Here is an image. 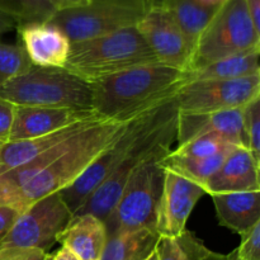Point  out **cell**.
Listing matches in <instances>:
<instances>
[{
    "mask_svg": "<svg viewBox=\"0 0 260 260\" xmlns=\"http://www.w3.org/2000/svg\"><path fill=\"white\" fill-rule=\"evenodd\" d=\"M254 25L260 32V0H244Z\"/></svg>",
    "mask_w": 260,
    "mask_h": 260,
    "instance_id": "obj_34",
    "label": "cell"
},
{
    "mask_svg": "<svg viewBox=\"0 0 260 260\" xmlns=\"http://www.w3.org/2000/svg\"><path fill=\"white\" fill-rule=\"evenodd\" d=\"M255 50H260V32L254 25L244 0H225L218 5L201 35L188 70Z\"/></svg>",
    "mask_w": 260,
    "mask_h": 260,
    "instance_id": "obj_6",
    "label": "cell"
},
{
    "mask_svg": "<svg viewBox=\"0 0 260 260\" xmlns=\"http://www.w3.org/2000/svg\"><path fill=\"white\" fill-rule=\"evenodd\" d=\"M165 155H155L135 169L119 196L118 202L104 221L107 235L140 229L155 231L156 208L164 175L160 161Z\"/></svg>",
    "mask_w": 260,
    "mask_h": 260,
    "instance_id": "obj_7",
    "label": "cell"
},
{
    "mask_svg": "<svg viewBox=\"0 0 260 260\" xmlns=\"http://www.w3.org/2000/svg\"><path fill=\"white\" fill-rule=\"evenodd\" d=\"M106 223L90 213L74 215L57 243L79 260H99L107 243Z\"/></svg>",
    "mask_w": 260,
    "mask_h": 260,
    "instance_id": "obj_18",
    "label": "cell"
},
{
    "mask_svg": "<svg viewBox=\"0 0 260 260\" xmlns=\"http://www.w3.org/2000/svg\"><path fill=\"white\" fill-rule=\"evenodd\" d=\"M243 118L249 151L260 164V96L244 107Z\"/></svg>",
    "mask_w": 260,
    "mask_h": 260,
    "instance_id": "obj_28",
    "label": "cell"
},
{
    "mask_svg": "<svg viewBox=\"0 0 260 260\" xmlns=\"http://www.w3.org/2000/svg\"><path fill=\"white\" fill-rule=\"evenodd\" d=\"M51 255L41 250L0 251V260H50Z\"/></svg>",
    "mask_w": 260,
    "mask_h": 260,
    "instance_id": "obj_32",
    "label": "cell"
},
{
    "mask_svg": "<svg viewBox=\"0 0 260 260\" xmlns=\"http://www.w3.org/2000/svg\"><path fill=\"white\" fill-rule=\"evenodd\" d=\"M162 169V168H161ZM162 175L156 208L155 231L159 238H177L187 230V222L198 201L206 194L203 187L170 170Z\"/></svg>",
    "mask_w": 260,
    "mask_h": 260,
    "instance_id": "obj_12",
    "label": "cell"
},
{
    "mask_svg": "<svg viewBox=\"0 0 260 260\" xmlns=\"http://www.w3.org/2000/svg\"><path fill=\"white\" fill-rule=\"evenodd\" d=\"M95 116L93 112L50 107H15L8 141L47 136L70 124Z\"/></svg>",
    "mask_w": 260,
    "mask_h": 260,
    "instance_id": "obj_15",
    "label": "cell"
},
{
    "mask_svg": "<svg viewBox=\"0 0 260 260\" xmlns=\"http://www.w3.org/2000/svg\"><path fill=\"white\" fill-rule=\"evenodd\" d=\"M146 10L139 0H90L83 7L56 12L48 22L74 43L136 27Z\"/></svg>",
    "mask_w": 260,
    "mask_h": 260,
    "instance_id": "obj_8",
    "label": "cell"
},
{
    "mask_svg": "<svg viewBox=\"0 0 260 260\" xmlns=\"http://www.w3.org/2000/svg\"><path fill=\"white\" fill-rule=\"evenodd\" d=\"M0 12L20 25L48 22L56 10L47 0H0Z\"/></svg>",
    "mask_w": 260,
    "mask_h": 260,
    "instance_id": "obj_25",
    "label": "cell"
},
{
    "mask_svg": "<svg viewBox=\"0 0 260 260\" xmlns=\"http://www.w3.org/2000/svg\"><path fill=\"white\" fill-rule=\"evenodd\" d=\"M24 48L0 41V86L32 69Z\"/></svg>",
    "mask_w": 260,
    "mask_h": 260,
    "instance_id": "obj_27",
    "label": "cell"
},
{
    "mask_svg": "<svg viewBox=\"0 0 260 260\" xmlns=\"http://www.w3.org/2000/svg\"><path fill=\"white\" fill-rule=\"evenodd\" d=\"M15 106L10 102L0 98V141L7 142L9 140L10 129L14 119Z\"/></svg>",
    "mask_w": 260,
    "mask_h": 260,
    "instance_id": "obj_30",
    "label": "cell"
},
{
    "mask_svg": "<svg viewBox=\"0 0 260 260\" xmlns=\"http://www.w3.org/2000/svg\"><path fill=\"white\" fill-rule=\"evenodd\" d=\"M215 135L235 146L249 150L244 131L243 108L211 113H177L175 141L182 145L196 137Z\"/></svg>",
    "mask_w": 260,
    "mask_h": 260,
    "instance_id": "obj_13",
    "label": "cell"
},
{
    "mask_svg": "<svg viewBox=\"0 0 260 260\" xmlns=\"http://www.w3.org/2000/svg\"><path fill=\"white\" fill-rule=\"evenodd\" d=\"M160 2L173 15L193 52L201 35L215 15L218 5L206 7L196 0H160Z\"/></svg>",
    "mask_w": 260,
    "mask_h": 260,
    "instance_id": "obj_22",
    "label": "cell"
},
{
    "mask_svg": "<svg viewBox=\"0 0 260 260\" xmlns=\"http://www.w3.org/2000/svg\"><path fill=\"white\" fill-rule=\"evenodd\" d=\"M0 98L15 107L93 112L90 84L63 69L32 66L29 71L0 86Z\"/></svg>",
    "mask_w": 260,
    "mask_h": 260,
    "instance_id": "obj_5",
    "label": "cell"
},
{
    "mask_svg": "<svg viewBox=\"0 0 260 260\" xmlns=\"http://www.w3.org/2000/svg\"><path fill=\"white\" fill-rule=\"evenodd\" d=\"M15 29L33 66L63 69L71 42L60 28L50 22H41L17 25Z\"/></svg>",
    "mask_w": 260,
    "mask_h": 260,
    "instance_id": "obj_14",
    "label": "cell"
},
{
    "mask_svg": "<svg viewBox=\"0 0 260 260\" xmlns=\"http://www.w3.org/2000/svg\"><path fill=\"white\" fill-rule=\"evenodd\" d=\"M20 212L22 211L14 207L0 205V241L9 233L17 218L19 217Z\"/></svg>",
    "mask_w": 260,
    "mask_h": 260,
    "instance_id": "obj_31",
    "label": "cell"
},
{
    "mask_svg": "<svg viewBox=\"0 0 260 260\" xmlns=\"http://www.w3.org/2000/svg\"><path fill=\"white\" fill-rule=\"evenodd\" d=\"M61 192L51 193L22 210L0 241V251L41 250L48 253L73 218Z\"/></svg>",
    "mask_w": 260,
    "mask_h": 260,
    "instance_id": "obj_9",
    "label": "cell"
},
{
    "mask_svg": "<svg viewBox=\"0 0 260 260\" xmlns=\"http://www.w3.org/2000/svg\"><path fill=\"white\" fill-rule=\"evenodd\" d=\"M129 121L101 119L74 135L42 172L25 183L2 206L22 211L51 193L69 188L123 132Z\"/></svg>",
    "mask_w": 260,
    "mask_h": 260,
    "instance_id": "obj_2",
    "label": "cell"
},
{
    "mask_svg": "<svg viewBox=\"0 0 260 260\" xmlns=\"http://www.w3.org/2000/svg\"><path fill=\"white\" fill-rule=\"evenodd\" d=\"M159 260H231L234 253L211 250L194 233L185 230L177 238H159L155 248Z\"/></svg>",
    "mask_w": 260,
    "mask_h": 260,
    "instance_id": "obj_23",
    "label": "cell"
},
{
    "mask_svg": "<svg viewBox=\"0 0 260 260\" xmlns=\"http://www.w3.org/2000/svg\"><path fill=\"white\" fill-rule=\"evenodd\" d=\"M260 96V74L234 80H197L184 84L174 96L179 113H211L244 108Z\"/></svg>",
    "mask_w": 260,
    "mask_h": 260,
    "instance_id": "obj_10",
    "label": "cell"
},
{
    "mask_svg": "<svg viewBox=\"0 0 260 260\" xmlns=\"http://www.w3.org/2000/svg\"><path fill=\"white\" fill-rule=\"evenodd\" d=\"M233 253H234V255H233V259H231V260H240V259L238 258V256H236V253H235V250H234Z\"/></svg>",
    "mask_w": 260,
    "mask_h": 260,
    "instance_id": "obj_40",
    "label": "cell"
},
{
    "mask_svg": "<svg viewBox=\"0 0 260 260\" xmlns=\"http://www.w3.org/2000/svg\"><path fill=\"white\" fill-rule=\"evenodd\" d=\"M187 81L185 70L159 62L137 66L89 83L93 112L99 118L129 121L174 98Z\"/></svg>",
    "mask_w": 260,
    "mask_h": 260,
    "instance_id": "obj_1",
    "label": "cell"
},
{
    "mask_svg": "<svg viewBox=\"0 0 260 260\" xmlns=\"http://www.w3.org/2000/svg\"><path fill=\"white\" fill-rule=\"evenodd\" d=\"M231 151L221 152L210 157H184L168 152L164 159L160 161V167L203 187L207 180L220 169Z\"/></svg>",
    "mask_w": 260,
    "mask_h": 260,
    "instance_id": "obj_24",
    "label": "cell"
},
{
    "mask_svg": "<svg viewBox=\"0 0 260 260\" xmlns=\"http://www.w3.org/2000/svg\"><path fill=\"white\" fill-rule=\"evenodd\" d=\"M47 2L55 8L56 12H60V10L71 9V8L83 7L88 4L90 0H47Z\"/></svg>",
    "mask_w": 260,
    "mask_h": 260,
    "instance_id": "obj_33",
    "label": "cell"
},
{
    "mask_svg": "<svg viewBox=\"0 0 260 260\" xmlns=\"http://www.w3.org/2000/svg\"><path fill=\"white\" fill-rule=\"evenodd\" d=\"M260 50L231 55L207 63L202 68L187 71V79L189 81L197 80H234V79L246 78L258 75Z\"/></svg>",
    "mask_w": 260,
    "mask_h": 260,
    "instance_id": "obj_20",
    "label": "cell"
},
{
    "mask_svg": "<svg viewBox=\"0 0 260 260\" xmlns=\"http://www.w3.org/2000/svg\"><path fill=\"white\" fill-rule=\"evenodd\" d=\"M139 2H141L142 4L146 7V9H149V8H151L152 5L155 4V2H156V0H139Z\"/></svg>",
    "mask_w": 260,
    "mask_h": 260,
    "instance_id": "obj_38",
    "label": "cell"
},
{
    "mask_svg": "<svg viewBox=\"0 0 260 260\" xmlns=\"http://www.w3.org/2000/svg\"><path fill=\"white\" fill-rule=\"evenodd\" d=\"M218 223L243 235L260 222V190L218 193L211 196Z\"/></svg>",
    "mask_w": 260,
    "mask_h": 260,
    "instance_id": "obj_19",
    "label": "cell"
},
{
    "mask_svg": "<svg viewBox=\"0 0 260 260\" xmlns=\"http://www.w3.org/2000/svg\"><path fill=\"white\" fill-rule=\"evenodd\" d=\"M2 144H4V142H2V141H0V145H2Z\"/></svg>",
    "mask_w": 260,
    "mask_h": 260,
    "instance_id": "obj_42",
    "label": "cell"
},
{
    "mask_svg": "<svg viewBox=\"0 0 260 260\" xmlns=\"http://www.w3.org/2000/svg\"><path fill=\"white\" fill-rule=\"evenodd\" d=\"M157 62L137 27L71 43L63 70L86 83Z\"/></svg>",
    "mask_w": 260,
    "mask_h": 260,
    "instance_id": "obj_4",
    "label": "cell"
},
{
    "mask_svg": "<svg viewBox=\"0 0 260 260\" xmlns=\"http://www.w3.org/2000/svg\"><path fill=\"white\" fill-rule=\"evenodd\" d=\"M50 260H79L78 256L74 255L69 249L61 246V249H58L57 253L53 256H51Z\"/></svg>",
    "mask_w": 260,
    "mask_h": 260,
    "instance_id": "obj_36",
    "label": "cell"
},
{
    "mask_svg": "<svg viewBox=\"0 0 260 260\" xmlns=\"http://www.w3.org/2000/svg\"><path fill=\"white\" fill-rule=\"evenodd\" d=\"M17 28V23L14 19H12L10 17H8L7 14L0 12V38L5 35V33L10 32V30L15 29Z\"/></svg>",
    "mask_w": 260,
    "mask_h": 260,
    "instance_id": "obj_35",
    "label": "cell"
},
{
    "mask_svg": "<svg viewBox=\"0 0 260 260\" xmlns=\"http://www.w3.org/2000/svg\"><path fill=\"white\" fill-rule=\"evenodd\" d=\"M159 235L151 229H140L109 235L99 260H144L156 248Z\"/></svg>",
    "mask_w": 260,
    "mask_h": 260,
    "instance_id": "obj_21",
    "label": "cell"
},
{
    "mask_svg": "<svg viewBox=\"0 0 260 260\" xmlns=\"http://www.w3.org/2000/svg\"><path fill=\"white\" fill-rule=\"evenodd\" d=\"M136 27L157 62L185 71L189 69L192 48L173 15L160 0L146 10Z\"/></svg>",
    "mask_w": 260,
    "mask_h": 260,
    "instance_id": "obj_11",
    "label": "cell"
},
{
    "mask_svg": "<svg viewBox=\"0 0 260 260\" xmlns=\"http://www.w3.org/2000/svg\"><path fill=\"white\" fill-rule=\"evenodd\" d=\"M177 113L174 98L155 107L122 161L74 215L90 213L104 222L118 202L119 196L135 169L155 155L170 152L175 141Z\"/></svg>",
    "mask_w": 260,
    "mask_h": 260,
    "instance_id": "obj_3",
    "label": "cell"
},
{
    "mask_svg": "<svg viewBox=\"0 0 260 260\" xmlns=\"http://www.w3.org/2000/svg\"><path fill=\"white\" fill-rule=\"evenodd\" d=\"M235 145L230 144L228 140L215 135H205V136L196 137L182 145H178L175 150H172V154L184 157H210L221 152H228L234 150Z\"/></svg>",
    "mask_w": 260,
    "mask_h": 260,
    "instance_id": "obj_26",
    "label": "cell"
},
{
    "mask_svg": "<svg viewBox=\"0 0 260 260\" xmlns=\"http://www.w3.org/2000/svg\"><path fill=\"white\" fill-rule=\"evenodd\" d=\"M259 167L260 164L248 149L235 147L220 169L203 185V189L210 196L260 190Z\"/></svg>",
    "mask_w": 260,
    "mask_h": 260,
    "instance_id": "obj_16",
    "label": "cell"
},
{
    "mask_svg": "<svg viewBox=\"0 0 260 260\" xmlns=\"http://www.w3.org/2000/svg\"><path fill=\"white\" fill-rule=\"evenodd\" d=\"M196 2L202 5H206V7H216V5H220L217 0H196Z\"/></svg>",
    "mask_w": 260,
    "mask_h": 260,
    "instance_id": "obj_37",
    "label": "cell"
},
{
    "mask_svg": "<svg viewBox=\"0 0 260 260\" xmlns=\"http://www.w3.org/2000/svg\"><path fill=\"white\" fill-rule=\"evenodd\" d=\"M217 2H218V4H221V3H223L225 0H217Z\"/></svg>",
    "mask_w": 260,
    "mask_h": 260,
    "instance_id": "obj_41",
    "label": "cell"
},
{
    "mask_svg": "<svg viewBox=\"0 0 260 260\" xmlns=\"http://www.w3.org/2000/svg\"><path fill=\"white\" fill-rule=\"evenodd\" d=\"M144 260H159V258H157V253H156V250L152 251V253L150 254V255L147 256V258H145Z\"/></svg>",
    "mask_w": 260,
    "mask_h": 260,
    "instance_id": "obj_39",
    "label": "cell"
},
{
    "mask_svg": "<svg viewBox=\"0 0 260 260\" xmlns=\"http://www.w3.org/2000/svg\"><path fill=\"white\" fill-rule=\"evenodd\" d=\"M101 119L103 118L93 116L90 118L70 124L62 129H58V131L47 135V136L4 142V144L0 145V177L5 173L10 172V170H14L17 168L23 167L27 162L32 161L43 151L70 139L71 136L83 131L84 128L91 126Z\"/></svg>",
    "mask_w": 260,
    "mask_h": 260,
    "instance_id": "obj_17",
    "label": "cell"
},
{
    "mask_svg": "<svg viewBox=\"0 0 260 260\" xmlns=\"http://www.w3.org/2000/svg\"><path fill=\"white\" fill-rule=\"evenodd\" d=\"M235 253L240 260H260V222L241 235V243Z\"/></svg>",
    "mask_w": 260,
    "mask_h": 260,
    "instance_id": "obj_29",
    "label": "cell"
}]
</instances>
